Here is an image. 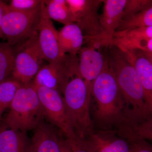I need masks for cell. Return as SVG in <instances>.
Wrapping results in <instances>:
<instances>
[{
  "label": "cell",
  "instance_id": "cell-1",
  "mask_svg": "<svg viewBox=\"0 0 152 152\" xmlns=\"http://www.w3.org/2000/svg\"><path fill=\"white\" fill-rule=\"evenodd\" d=\"M111 47L107 60L113 70L124 99L128 118L140 122L152 117L135 68L122 51L117 47Z\"/></svg>",
  "mask_w": 152,
  "mask_h": 152
},
{
  "label": "cell",
  "instance_id": "cell-2",
  "mask_svg": "<svg viewBox=\"0 0 152 152\" xmlns=\"http://www.w3.org/2000/svg\"><path fill=\"white\" fill-rule=\"evenodd\" d=\"M92 96L96 104L95 117L100 124L117 127L126 119L124 99L107 60L103 70L92 83Z\"/></svg>",
  "mask_w": 152,
  "mask_h": 152
},
{
  "label": "cell",
  "instance_id": "cell-3",
  "mask_svg": "<svg viewBox=\"0 0 152 152\" xmlns=\"http://www.w3.org/2000/svg\"><path fill=\"white\" fill-rule=\"evenodd\" d=\"M71 127L77 137L86 139L93 131L90 115L92 83L80 74L70 80L63 94Z\"/></svg>",
  "mask_w": 152,
  "mask_h": 152
},
{
  "label": "cell",
  "instance_id": "cell-4",
  "mask_svg": "<svg viewBox=\"0 0 152 152\" xmlns=\"http://www.w3.org/2000/svg\"><path fill=\"white\" fill-rule=\"evenodd\" d=\"M4 122L14 129L27 132L45 120L37 88L33 82L22 84L17 91Z\"/></svg>",
  "mask_w": 152,
  "mask_h": 152
},
{
  "label": "cell",
  "instance_id": "cell-5",
  "mask_svg": "<svg viewBox=\"0 0 152 152\" xmlns=\"http://www.w3.org/2000/svg\"><path fill=\"white\" fill-rule=\"evenodd\" d=\"M43 2L38 8L29 12L14 10L8 5L2 22L1 32L9 45H18L37 34Z\"/></svg>",
  "mask_w": 152,
  "mask_h": 152
},
{
  "label": "cell",
  "instance_id": "cell-6",
  "mask_svg": "<svg viewBox=\"0 0 152 152\" xmlns=\"http://www.w3.org/2000/svg\"><path fill=\"white\" fill-rule=\"evenodd\" d=\"M14 50L12 77L22 84L32 82L43 66L44 61L38 42V33L26 40L17 45Z\"/></svg>",
  "mask_w": 152,
  "mask_h": 152
},
{
  "label": "cell",
  "instance_id": "cell-7",
  "mask_svg": "<svg viewBox=\"0 0 152 152\" xmlns=\"http://www.w3.org/2000/svg\"><path fill=\"white\" fill-rule=\"evenodd\" d=\"M78 74V57L67 54L59 61L44 65L32 82L36 87L52 89L63 95L70 79Z\"/></svg>",
  "mask_w": 152,
  "mask_h": 152
},
{
  "label": "cell",
  "instance_id": "cell-8",
  "mask_svg": "<svg viewBox=\"0 0 152 152\" xmlns=\"http://www.w3.org/2000/svg\"><path fill=\"white\" fill-rule=\"evenodd\" d=\"M36 87L47 122L58 128L66 138L76 137L69 121L63 95L52 89Z\"/></svg>",
  "mask_w": 152,
  "mask_h": 152
},
{
  "label": "cell",
  "instance_id": "cell-9",
  "mask_svg": "<svg viewBox=\"0 0 152 152\" xmlns=\"http://www.w3.org/2000/svg\"><path fill=\"white\" fill-rule=\"evenodd\" d=\"M74 23L81 29L85 41L91 43L101 35L98 10L102 0H66Z\"/></svg>",
  "mask_w": 152,
  "mask_h": 152
},
{
  "label": "cell",
  "instance_id": "cell-10",
  "mask_svg": "<svg viewBox=\"0 0 152 152\" xmlns=\"http://www.w3.org/2000/svg\"><path fill=\"white\" fill-rule=\"evenodd\" d=\"M126 0L103 1V10L99 15L102 33L89 45L98 49L100 47L111 46L115 33L122 20L123 11Z\"/></svg>",
  "mask_w": 152,
  "mask_h": 152
},
{
  "label": "cell",
  "instance_id": "cell-11",
  "mask_svg": "<svg viewBox=\"0 0 152 152\" xmlns=\"http://www.w3.org/2000/svg\"><path fill=\"white\" fill-rule=\"evenodd\" d=\"M38 42L44 61H58L67 54L63 53L58 41V31L51 20L42 17L38 29Z\"/></svg>",
  "mask_w": 152,
  "mask_h": 152
},
{
  "label": "cell",
  "instance_id": "cell-12",
  "mask_svg": "<svg viewBox=\"0 0 152 152\" xmlns=\"http://www.w3.org/2000/svg\"><path fill=\"white\" fill-rule=\"evenodd\" d=\"M58 130L45 121L41 123L34 129L28 152H61L64 138Z\"/></svg>",
  "mask_w": 152,
  "mask_h": 152
},
{
  "label": "cell",
  "instance_id": "cell-13",
  "mask_svg": "<svg viewBox=\"0 0 152 152\" xmlns=\"http://www.w3.org/2000/svg\"><path fill=\"white\" fill-rule=\"evenodd\" d=\"M116 132H93L86 138L91 152H132L130 143Z\"/></svg>",
  "mask_w": 152,
  "mask_h": 152
},
{
  "label": "cell",
  "instance_id": "cell-14",
  "mask_svg": "<svg viewBox=\"0 0 152 152\" xmlns=\"http://www.w3.org/2000/svg\"><path fill=\"white\" fill-rule=\"evenodd\" d=\"M94 45L83 47L79 52V70L81 77L92 83L103 70L107 63L102 54Z\"/></svg>",
  "mask_w": 152,
  "mask_h": 152
},
{
  "label": "cell",
  "instance_id": "cell-15",
  "mask_svg": "<svg viewBox=\"0 0 152 152\" xmlns=\"http://www.w3.org/2000/svg\"><path fill=\"white\" fill-rule=\"evenodd\" d=\"M122 51L137 71L143 90L146 103L152 115V64L141 51L127 50Z\"/></svg>",
  "mask_w": 152,
  "mask_h": 152
},
{
  "label": "cell",
  "instance_id": "cell-16",
  "mask_svg": "<svg viewBox=\"0 0 152 152\" xmlns=\"http://www.w3.org/2000/svg\"><path fill=\"white\" fill-rule=\"evenodd\" d=\"M30 145L26 132L0 122V152H28Z\"/></svg>",
  "mask_w": 152,
  "mask_h": 152
},
{
  "label": "cell",
  "instance_id": "cell-17",
  "mask_svg": "<svg viewBox=\"0 0 152 152\" xmlns=\"http://www.w3.org/2000/svg\"><path fill=\"white\" fill-rule=\"evenodd\" d=\"M60 48L64 54L77 56L84 43L81 29L75 23L64 25L58 31Z\"/></svg>",
  "mask_w": 152,
  "mask_h": 152
},
{
  "label": "cell",
  "instance_id": "cell-18",
  "mask_svg": "<svg viewBox=\"0 0 152 152\" xmlns=\"http://www.w3.org/2000/svg\"><path fill=\"white\" fill-rule=\"evenodd\" d=\"M116 128L118 135L128 142L152 141V117L140 122L128 121Z\"/></svg>",
  "mask_w": 152,
  "mask_h": 152
},
{
  "label": "cell",
  "instance_id": "cell-19",
  "mask_svg": "<svg viewBox=\"0 0 152 152\" xmlns=\"http://www.w3.org/2000/svg\"><path fill=\"white\" fill-rule=\"evenodd\" d=\"M42 16L64 25L74 23L66 0L43 1Z\"/></svg>",
  "mask_w": 152,
  "mask_h": 152
},
{
  "label": "cell",
  "instance_id": "cell-20",
  "mask_svg": "<svg viewBox=\"0 0 152 152\" xmlns=\"http://www.w3.org/2000/svg\"><path fill=\"white\" fill-rule=\"evenodd\" d=\"M152 26V5L132 16L123 19L117 31Z\"/></svg>",
  "mask_w": 152,
  "mask_h": 152
},
{
  "label": "cell",
  "instance_id": "cell-21",
  "mask_svg": "<svg viewBox=\"0 0 152 152\" xmlns=\"http://www.w3.org/2000/svg\"><path fill=\"white\" fill-rule=\"evenodd\" d=\"M22 84L9 77L0 83V122L3 121V115L9 108L17 91Z\"/></svg>",
  "mask_w": 152,
  "mask_h": 152
},
{
  "label": "cell",
  "instance_id": "cell-22",
  "mask_svg": "<svg viewBox=\"0 0 152 152\" xmlns=\"http://www.w3.org/2000/svg\"><path fill=\"white\" fill-rule=\"evenodd\" d=\"M142 39H152V26L136 28L115 33L111 46Z\"/></svg>",
  "mask_w": 152,
  "mask_h": 152
},
{
  "label": "cell",
  "instance_id": "cell-23",
  "mask_svg": "<svg viewBox=\"0 0 152 152\" xmlns=\"http://www.w3.org/2000/svg\"><path fill=\"white\" fill-rule=\"evenodd\" d=\"M15 52L8 43L0 45V83L9 78L13 67Z\"/></svg>",
  "mask_w": 152,
  "mask_h": 152
},
{
  "label": "cell",
  "instance_id": "cell-24",
  "mask_svg": "<svg viewBox=\"0 0 152 152\" xmlns=\"http://www.w3.org/2000/svg\"><path fill=\"white\" fill-rule=\"evenodd\" d=\"M152 5V0H126L122 20L138 13Z\"/></svg>",
  "mask_w": 152,
  "mask_h": 152
},
{
  "label": "cell",
  "instance_id": "cell-25",
  "mask_svg": "<svg viewBox=\"0 0 152 152\" xmlns=\"http://www.w3.org/2000/svg\"><path fill=\"white\" fill-rule=\"evenodd\" d=\"M121 50H138L152 53V39H142L127 42L116 46Z\"/></svg>",
  "mask_w": 152,
  "mask_h": 152
},
{
  "label": "cell",
  "instance_id": "cell-26",
  "mask_svg": "<svg viewBox=\"0 0 152 152\" xmlns=\"http://www.w3.org/2000/svg\"><path fill=\"white\" fill-rule=\"evenodd\" d=\"M42 2L41 0H12L9 7L14 10L29 12L38 8Z\"/></svg>",
  "mask_w": 152,
  "mask_h": 152
},
{
  "label": "cell",
  "instance_id": "cell-27",
  "mask_svg": "<svg viewBox=\"0 0 152 152\" xmlns=\"http://www.w3.org/2000/svg\"><path fill=\"white\" fill-rule=\"evenodd\" d=\"M66 139L70 146L71 152H91L86 139L77 137L75 138Z\"/></svg>",
  "mask_w": 152,
  "mask_h": 152
},
{
  "label": "cell",
  "instance_id": "cell-28",
  "mask_svg": "<svg viewBox=\"0 0 152 152\" xmlns=\"http://www.w3.org/2000/svg\"><path fill=\"white\" fill-rule=\"evenodd\" d=\"M132 152H152V146L146 143L145 140L129 142Z\"/></svg>",
  "mask_w": 152,
  "mask_h": 152
},
{
  "label": "cell",
  "instance_id": "cell-29",
  "mask_svg": "<svg viewBox=\"0 0 152 152\" xmlns=\"http://www.w3.org/2000/svg\"><path fill=\"white\" fill-rule=\"evenodd\" d=\"M8 7V5L0 1V37H2L1 32V24L3 17Z\"/></svg>",
  "mask_w": 152,
  "mask_h": 152
},
{
  "label": "cell",
  "instance_id": "cell-30",
  "mask_svg": "<svg viewBox=\"0 0 152 152\" xmlns=\"http://www.w3.org/2000/svg\"><path fill=\"white\" fill-rule=\"evenodd\" d=\"M61 152H71L70 146L66 138L63 139Z\"/></svg>",
  "mask_w": 152,
  "mask_h": 152
},
{
  "label": "cell",
  "instance_id": "cell-31",
  "mask_svg": "<svg viewBox=\"0 0 152 152\" xmlns=\"http://www.w3.org/2000/svg\"><path fill=\"white\" fill-rule=\"evenodd\" d=\"M142 52L144 55V56L146 57L150 61V62L151 63V64L152 65V53L146 52Z\"/></svg>",
  "mask_w": 152,
  "mask_h": 152
}]
</instances>
